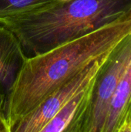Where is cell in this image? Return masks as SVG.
<instances>
[{
	"label": "cell",
	"instance_id": "cell-4",
	"mask_svg": "<svg viewBox=\"0 0 131 132\" xmlns=\"http://www.w3.org/2000/svg\"><path fill=\"white\" fill-rule=\"evenodd\" d=\"M111 53L97 59L54 90L32 111L17 122L12 128L11 132L41 131L52 118L77 92L96 80Z\"/></svg>",
	"mask_w": 131,
	"mask_h": 132
},
{
	"label": "cell",
	"instance_id": "cell-3",
	"mask_svg": "<svg viewBox=\"0 0 131 132\" xmlns=\"http://www.w3.org/2000/svg\"><path fill=\"white\" fill-rule=\"evenodd\" d=\"M130 60L131 35L111 53L99 73L81 132H103L111 100Z\"/></svg>",
	"mask_w": 131,
	"mask_h": 132
},
{
	"label": "cell",
	"instance_id": "cell-1",
	"mask_svg": "<svg viewBox=\"0 0 131 132\" xmlns=\"http://www.w3.org/2000/svg\"><path fill=\"white\" fill-rule=\"evenodd\" d=\"M131 35V16L107 24L43 53L27 57L5 97L10 128L48 96L97 59L111 53Z\"/></svg>",
	"mask_w": 131,
	"mask_h": 132
},
{
	"label": "cell",
	"instance_id": "cell-6",
	"mask_svg": "<svg viewBox=\"0 0 131 132\" xmlns=\"http://www.w3.org/2000/svg\"><path fill=\"white\" fill-rule=\"evenodd\" d=\"M27 57L16 36L0 25V90L5 97L14 86Z\"/></svg>",
	"mask_w": 131,
	"mask_h": 132
},
{
	"label": "cell",
	"instance_id": "cell-9",
	"mask_svg": "<svg viewBox=\"0 0 131 132\" xmlns=\"http://www.w3.org/2000/svg\"><path fill=\"white\" fill-rule=\"evenodd\" d=\"M0 132H11L10 125L8 122L5 112L0 109Z\"/></svg>",
	"mask_w": 131,
	"mask_h": 132
},
{
	"label": "cell",
	"instance_id": "cell-8",
	"mask_svg": "<svg viewBox=\"0 0 131 132\" xmlns=\"http://www.w3.org/2000/svg\"><path fill=\"white\" fill-rule=\"evenodd\" d=\"M59 0H0V22L19 14L35 11Z\"/></svg>",
	"mask_w": 131,
	"mask_h": 132
},
{
	"label": "cell",
	"instance_id": "cell-2",
	"mask_svg": "<svg viewBox=\"0 0 131 132\" xmlns=\"http://www.w3.org/2000/svg\"><path fill=\"white\" fill-rule=\"evenodd\" d=\"M131 16V0H65L7 18L29 57L43 53L118 19Z\"/></svg>",
	"mask_w": 131,
	"mask_h": 132
},
{
	"label": "cell",
	"instance_id": "cell-7",
	"mask_svg": "<svg viewBox=\"0 0 131 132\" xmlns=\"http://www.w3.org/2000/svg\"><path fill=\"white\" fill-rule=\"evenodd\" d=\"M103 132H131V60L111 100Z\"/></svg>",
	"mask_w": 131,
	"mask_h": 132
},
{
	"label": "cell",
	"instance_id": "cell-5",
	"mask_svg": "<svg viewBox=\"0 0 131 132\" xmlns=\"http://www.w3.org/2000/svg\"><path fill=\"white\" fill-rule=\"evenodd\" d=\"M95 81L77 92L40 132H81L90 105Z\"/></svg>",
	"mask_w": 131,
	"mask_h": 132
}]
</instances>
